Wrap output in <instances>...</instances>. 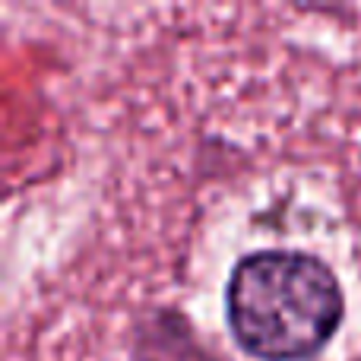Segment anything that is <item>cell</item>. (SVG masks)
<instances>
[{"label": "cell", "mask_w": 361, "mask_h": 361, "mask_svg": "<svg viewBox=\"0 0 361 361\" xmlns=\"http://www.w3.org/2000/svg\"><path fill=\"white\" fill-rule=\"evenodd\" d=\"M345 314L339 279L305 250H257L235 263L225 286V320L247 355L305 361L317 355Z\"/></svg>", "instance_id": "6da1fadb"}]
</instances>
